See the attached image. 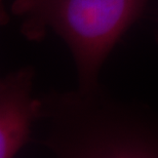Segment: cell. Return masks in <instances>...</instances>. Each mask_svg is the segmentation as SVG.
<instances>
[{
	"label": "cell",
	"instance_id": "6da1fadb",
	"mask_svg": "<svg viewBox=\"0 0 158 158\" xmlns=\"http://www.w3.org/2000/svg\"><path fill=\"white\" fill-rule=\"evenodd\" d=\"M38 98L32 139L56 156L158 158V108L119 99L100 84Z\"/></svg>",
	"mask_w": 158,
	"mask_h": 158
},
{
	"label": "cell",
	"instance_id": "7a4b0ae2",
	"mask_svg": "<svg viewBox=\"0 0 158 158\" xmlns=\"http://www.w3.org/2000/svg\"><path fill=\"white\" fill-rule=\"evenodd\" d=\"M149 0H15L11 12L22 19L21 33L30 41L52 31L73 56L78 89L99 84L106 59L143 15Z\"/></svg>",
	"mask_w": 158,
	"mask_h": 158
},
{
	"label": "cell",
	"instance_id": "3957f363",
	"mask_svg": "<svg viewBox=\"0 0 158 158\" xmlns=\"http://www.w3.org/2000/svg\"><path fill=\"white\" fill-rule=\"evenodd\" d=\"M34 69L24 67L0 81V158L15 157L33 137L40 101L32 96Z\"/></svg>",
	"mask_w": 158,
	"mask_h": 158
}]
</instances>
